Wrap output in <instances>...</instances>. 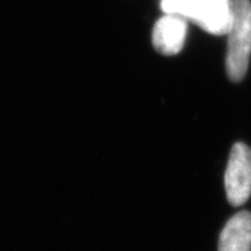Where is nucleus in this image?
Masks as SVG:
<instances>
[{"mask_svg": "<svg viewBox=\"0 0 251 251\" xmlns=\"http://www.w3.org/2000/svg\"><path fill=\"white\" fill-rule=\"evenodd\" d=\"M162 9L192 21L213 35L228 33L231 27V0H162Z\"/></svg>", "mask_w": 251, "mask_h": 251, "instance_id": "f257e3e1", "label": "nucleus"}, {"mask_svg": "<svg viewBox=\"0 0 251 251\" xmlns=\"http://www.w3.org/2000/svg\"><path fill=\"white\" fill-rule=\"evenodd\" d=\"M227 35V73L232 81L238 82L246 75L251 54L250 0L232 1V22Z\"/></svg>", "mask_w": 251, "mask_h": 251, "instance_id": "f03ea898", "label": "nucleus"}, {"mask_svg": "<svg viewBox=\"0 0 251 251\" xmlns=\"http://www.w3.org/2000/svg\"><path fill=\"white\" fill-rule=\"evenodd\" d=\"M225 186L228 201L235 206L245 204L251 196V149L242 142L232 148Z\"/></svg>", "mask_w": 251, "mask_h": 251, "instance_id": "7ed1b4c3", "label": "nucleus"}, {"mask_svg": "<svg viewBox=\"0 0 251 251\" xmlns=\"http://www.w3.org/2000/svg\"><path fill=\"white\" fill-rule=\"evenodd\" d=\"M187 20L177 14L165 13L154 26L152 45L160 54L176 55L182 50L187 36Z\"/></svg>", "mask_w": 251, "mask_h": 251, "instance_id": "20e7f679", "label": "nucleus"}, {"mask_svg": "<svg viewBox=\"0 0 251 251\" xmlns=\"http://www.w3.org/2000/svg\"><path fill=\"white\" fill-rule=\"evenodd\" d=\"M219 251H251V214L240 212L226 223L219 238Z\"/></svg>", "mask_w": 251, "mask_h": 251, "instance_id": "39448f33", "label": "nucleus"}]
</instances>
